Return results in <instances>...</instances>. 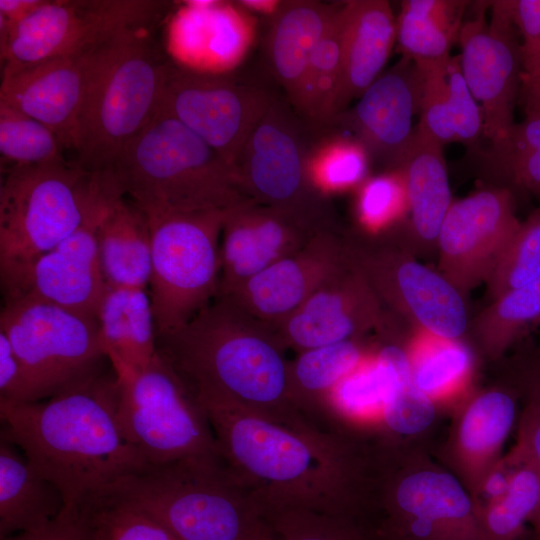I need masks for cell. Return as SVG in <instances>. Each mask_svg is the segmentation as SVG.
Listing matches in <instances>:
<instances>
[{"label":"cell","mask_w":540,"mask_h":540,"mask_svg":"<svg viewBox=\"0 0 540 540\" xmlns=\"http://www.w3.org/2000/svg\"><path fill=\"white\" fill-rule=\"evenodd\" d=\"M195 400L224 464L266 511L304 509L369 521L373 454L368 442L292 428L219 398Z\"/></svg>","instance_id":"cell-1"},{"label":"cell","mask_w":540,"mask_h":540,"mask_svg":"<svg viewBox=\"0 0 540 540\" xmlns=\"http://www.w3.org/2000/svg\"><path fill=\"white\" fill-rule=\"evenodd\" d=\"M118 379L103 368L34 402H0L1 434L61 491L65 508L146 466L118 419Z\"/></svg>","instance_id":"cell-2"},{"label":"cell","mask_w":540,"mask_h":540,"mask_svg":"<svg viewBox=\"0 0 540 540\" xmlns=\"http://www.w3.org/2000/svg\"><path fill=\"white\" fill-rule=\"evenodd\" d=\"M161 358L194 398L236 403L280 424L320 430L296 403L273 326L217 296L185 326L157 336Z\"/></svg>","instance_id":"cell-3"},{"label":"cell","mask_w":540,"mask_h":540,"mask_svg":"<svg viewBox=\"0 0 540 540\" xmlns=\"http://www.w3.org/2000/svg\"><path fill=\"white\" fill-rule=\"evenodd\" d=\"M110 172L146 213L226 210L251 199L235 168L159 108Z\"/></svg>","instance_id":"cell-4"},{"label":"cell","mask_w":540,"mask_h":540,"mask_svg":"<svg viewBox=\"0 0 540 540\" xmlns=\"http://www.w3.org/2000/svg\"><path fill=\"white\" fill-rule=\"evenodd\" d=\"M177 540H271L263 504L224 463L146 465L113 483Z\"/></svg>","instance_id":"cell-5"},{"label":"cell","mask_w":540,"mask_h":540,"mask_svg":"<svg viewBox=\"0 0 540 540\" xmlns=\"http://www.w3.org/2000/svg\"><path fill=\"white\" fill-rule=\"evenodd\" d=\"M146 31L112 40L92 79L72 150V160L88 173L111 171L157 112L167 61Z\"/></svg>","instance_id":"cell-6"},{"label":"cell","mask_w":540,"mask_h":540,"mask_svg":"<svg viewBox=\"0 0 540 540\" xmlns=\"http://www.w3.org/2000/svg\"><path fill=\"white\" fill-rule=\"evenodd\" d=\"M0 281L9 290L27 268L75 232L100 190L101 173L73 160L1 168Z\"/></svg>","instance_id":"cell-7"},{"label":"cell","mask_w":540,"mask_h":540,"mask_svg":"<svg viewBox=\"0 0 540 540\" xmlns=\"http://www.w3.org/2000/svg\"><path fill=\"white\" fill-rule=\"evenodd\" d=\"M373 452L375 529L403 540H484L473 498L453 472L406 445Z\"/></svg>","instance_id":"cell-8"},{"label":"cell","mask_w":540,"mask_h":540,"mask_svg":"<svg viewBox=\"0 0 540 540\" xmlns=\"http://www.w3.org/2000/svg\"><path fill=\"white\" fill-rule=\"evenodd\" d=\"M146 214L151 233L148 292L160 336L185 326L217 297L224 210Z\"/></svg>","instance_id":"cell-9"},{"label":"cell","mask_w":540,"mask_h":540,"mask_svg":"<svg viewBox=\"0 0 540 540\" xmlns=\"http://www.w3.org/2000/svg\"><path fill=\"white\" fill-rule=\"evenodd\" d=\"M115 373L121 429L146 465L224 463L205 413L161 356Z\"/></svg>","instance_id":"cell-10"},{"label":"cell","mask_w":540,"mask_h":540,"mask_svg":"<svg viewBox=\"0 0 540 540\" xmlns=\"http://www.w3.org/2000/svg\"><path fill=\"white\" fill-rule=\"evenodd\" d=\"M314 128L288 98L275 94L236 162L247 196L279 210L315 232L341 231L329 197L310 180L307 154Z\"/></svg>","instance_id":"cell-11"},{"label":"cell","mask_w":540,"mask_h":540,"mask_svg":"<svg viewBox=\"0 0 540 540\" xmlns=\"http://www.w3.org/2000/svg\"><path fill=\"white\" fill-rule=\"evenodd\" d=\"M0 331L28 383V402L49 398L102 369L97 318L33 298L3 301Z\"/></svg>","instance_id":"cell-12"},{"label":"cell","mask_w":540,"mask_h":540,"mask_svg":"<svg viewBox=\"0 0 540 540\" xmlns=\"http://www.w3.org/2000/svg\"><path fill=\"white\" fill-rule=\"evenodd\" d=\"M167 2L43 0L0 34L2 72L93 50L129 31L148 29Z\"/></svg>","instance_id":"cell-13"},{"label":"cell","mask_w":540,"mask_h":540,"mask_svg":"<svg viewBox=\"0 0 540 540\" xmlns=\"http://www.w3.org/2000/svg\"><path fill=\"white\" fill-rule=\"evenodd\" d=\"M352 264L385 309L440 340L457 341L468 331L464 296L439 271L415 259L389 234H345Z\"/></svg>","instance_id":"cell-14"},{"label":"cell","mask_w":540,"mask_h":540,"mask_svg":"<svg viewBox=\"0 0 540 540\" xmlns=\"http://www.w3.org/2000/svg\"><path fill=\"white\" fill-rule=\"evenodd\" d=\"M275 94L261 84L166 62L158 108L236 170L237 159Z\"/></svg>","instance_id":"cell-15"},{"label":"cell","mask_w":540,"mask_h":540,"mask_svg":"<svg viewBox=\"0 0 540 540\" xmlns=\"http://www.w3.org/2000/svg\"><path fill=\"white\" fill-rule=\"evenodd\" d=\"M458 38L463 77L483 113V136L491 155L507 143L522 86L518 32L502 0L472 2Z\"/></svg>","instance_id":"cell-16"},{"label":"cell","mask_w":540,"mask_h":540,"mask_svg":"<svg viewBox=\"0 0 540 540\" xmlns=\"http://www.w3.org/2000/svg\"><path fill=\"white\" fill-rule=\"evenodd\" d=\"M520 224L506 187L486 186L453 201L437 239L439 272L465 296L487 282Z\"/></svg>","instance_id":"cell-17"},{"label":"cell","mask_w":540,"mask_h":540,"mask_svg":"<svg viewBox=\"0 0 540 540\" xmlns=\"http://www.w3.org/2000/svg\"><path fill=\"white\" fill-rule=\"evenodd\" d=\"M117 188L119 185L111 174H102L100 190L84 222L37 258L2 293L3 301L33 298L96 318L106 290L98 258L97 226L107 199Z\"/></svg>","instance_id":"cell-18"},{"label":"cell","mask_w":540,"mask_h":540,"mask_svg":"<svg viewBox=\"0 0 540 540\" xmlns=\"http://www.w3.org/2000/svg\"><path fill=\"white\" fill-rule=\"evenodd\" d=\"M111 41L84 53L2 72L0 103L48 126L65 150H73L78 120L92 79Z\"/></svg>","instance_id":"cell-19"},{"label":"cell","mask_w":540,"mask_h":540,"mask_svg":"<svg viewBox=\"0 0 540 540\" xmlns=\"http://www.w3.org/2000/svg\"><path fill=\"white\" fill-rule=\"evenodd\" d=\"M385 317L379 298L349 258L347 266L324 282L275 330L286 350L300 353L361 338L384 325Z\"/></svg>","instance_id":"cell-20"},{"label":"cell","mask_w":540,"mask_h":540,"mask_svg":"<svg viewBox=\"0 0 540 540\" xmlns=\"http://www.w3.org/2000/svg\"><path fill=\"white\" fill-rule=\"evenodd\" d=\"M350 110L337 115L330 125H342L368 151L371 162L385 171L398 168L412 143L419 116L421 77L416 64L401 58L382 73Z\"/></svg>","instance_id":"cell-21"},{"label":"cell","mask_w":540,"mask_h":540,"mask_svg":"<svg viewBox=\"0 0 540 540\" xmlns=\"http://www.w3.org/2000/svg\"><path fill=\"white\" fill-rule=\"evenodd\" d=\"M349 264L345 234H316L297 252L275 262L228 296L255 319L274 328L324 282Z\"/></svg>","instance_id":"cell-22"},{"label":"cell","mask_w":540,"mask_h":540,"mask_svg":"<svg viewBox=\"0 0 540 540\" xmlns=\"http://www.w3.org/2000/svg\"><path fill=\"white\" fill-rule=\"evenodd\" d=\"M291 216L253 199L224 210L217 296H228L316 234Z\"/></svg>","instance_id":"cell-23"},{"label":"cell","mask_w":540,"mask_h":540,"mask_svg":"<svg viewBox=\"0 0 540 540\" xmlns=\"http://www.w3.org/2000/svg\"><path fill=\"white\" fill-rule=\"evenodd\" d=\"M254 31L248 11L237 2L194 1L179 11L171 37L186 67L224 73L245 57Z\"/></svg>","instance_id":"cell-24"},{"label":"cell","mask_w":540,"mask_h":540,"mask_svg":"<svg viewBox=\"0 0 540 540\" xmlns=\"http://www.w3.org/2000/svg\"><path fill=\"white\" fill-rule=\"evenodd\" d=\"M517 416L514 392L503 387L474 396L459 414L448 447L453 473L472 494L500 453Z\"/></svg>","instance_id":"cell-25"},{"label":"cell","mask_w":540,"mask_h":540,"mask_svg":"<svg viewBox=\"0 0 540 540\" xmlns=\"http://www.w3.org/2000/svg\"><path fill=\"white\" fill-rule=\"evenodd\" d=\"M342 80L335 117L382 74L396 43V17L388 1L341 4Z\"/></svg>","instance_id":"cell-26"},{"label":"cell","mask_w":540,"mask_h":540,"mask_svg":"<svg viewBox=\"0 0 540 540\" xmlns=\"http://www.w3.org/2000/svg\"><path fill=\"white\" fill-rule=\"evenodd\" d=\"M97 247L106 287L148 289L151 233L147 214L117 188L97 226Z\"/></svg>","instance_id":"cell-27"},{"label":"cell","mask_w":540,"mask_h":540,"mask_svg":"<svg viewBox=\"0 0 540 540\" xmlns=\"http://www.w3.org/2000/svg\"><path fill=\"white\" fill-rule=\"evenodd\" d=\"M443 146L416 126L409 150L398 167L407 194L408 215L404 244L437 249L438 234L453 202Z\"/></svg>","instance_id":"cell-28"},{"label":"cell","mask_w":540,"mask_h":540,"mask_svg":"<svg viewBox=\"0 0 540 540\" xmlns=\"http://www.w3.org/2000/svg\"><path fill=\"white\" fill-rule=\"evenodd\" d=\"M96 318L115 372L141 369L160 358L148 289L106 287Z\"/></svg>","instance_id":"cell-29"},{"label":"cell","mask_w":540,"mask_h":540,"mask_svg":"<svg viewBox=\"0 0 540 540\" xmlns=\"http://www.w3.org/2000/svg\"><path fill=\"white\" fill-rule=\"evenodd\" d=\"M340 5L313 0L282 1L265 44L269 72L289 98L328 31Z\"/></svg>","instance_id":"cell-30"},{"label":"cell","mask_w":540,"mask_h":540,"mask_svg":"<svg viewBox=\"0 0 540 540\" xmlns=\"http://www.w3.org/2000/svg\"><path fill=\"white\" fill-rule=\"evenodd\" d=\"M65 509L55 484L40 474L23 452L0 436V538L42 529Z\"/></svg>","instance_id":"cell-31"},{"label":"cell","mask_w":540,"mask_h":540,"mask_svg":"<svg viewBox=\"0 0 540 540\" xmlns=\"http://www.w3.org/2000/svg\"><path fill=\"white\" fill-rule=\"evenodd\" d=\"M78 540H177L150 512L114 484L62 512Z\"/></svg>","instance_id":"cell-32"},{"label":"cell","mask_w":540,"mask_h":540,"mask_svg":"<svg viewBox=\"0 0 540 540\" xmlns=\"http://www.w3.org/2000/svg\"><path fill=\"white\" fill-rule=\"evenodd\" d=\"M469 1L405 0L396 17V43L402 58L416 64L445 62L458 43Z\"/></svg>","instance_id":"cell-33"},{"label":"cell","mask_w":540,"mask_h":540,"mask_svg":"<svg viewBox=\"0 0 540 540\" xmlns=\"http://www.w3.org/2000/svg\"><path fill=\"white\" fill-rule=\"evenodd\" d=\"M361 338L321 346L298 353L290 361L289 375L294 399L320 428L331 431L324 418L332 390L365 360Z\"/></svg>","instance_id":"cell-34"},{"label":"cell","mask_w":540,"mask_h":540,"mask_svg":"<svg viewBox=\"0 0 540 540\" xmlns=\"http://www.w3.org/2000/svg\"><path fill=\"white\" fill-rule=\"evenodd\" d=\"M340 7L312 54L295 92L288 98L298 115L314 129L329 126L342 80V30Z\"/></svg>","instance_id":"cell-35"},{"label":"cell","mask_w":540,"mask_h":540,"mask_svg":"<svg viewBox=\"0 0 540 540\" xmlns=\"http://www.w3.org/2000/svg\"><path fill=\"white\" fill-rule=\"evenodd\" d=\"M540 318V278L492 300L469 324L479 351L499 359L527 326Z\"/></svg>","instance_id":"cell-36"},{"label":"cell","mask_w":540,"mask_h":540,"mask_svg":"<svg viewBox=\"0 0 540 540\" xmlns=\"http://www.w3.org/2000/svg\"><path fill=\"white\" fill-rule=\"evenodd\" d=\"M371 163L366 148L351 134L334 132L330 126L314 130L307 168L311 182L325 196L359 187Z\"/></svg>","instance_id":"cell-37"},{"label":"cell","mask_w":540,"mask_h":540,"mask_svg":"<svg viewBox=\"0 0 540 540\" xmlns=\"http://www.w3.org/2000/svg\"><path fill=\"white\" fill-rule=\"evenodd\" d=\"M507 491L476 509L484 540H519L540 504V474L522 447Z\"/></svg>","instance_id":"cell-38"},{"label":"cell","mask_w":540,"mask_h":540,"mask_svg":"<svg viewBox=\"0 0 540 540\" xmlns=\"http://www.w3.org/2000/svg\"><path fill=\"white\" fill-rule=\"evenodd\" d=\"M64 150L48 126L0 103L1 168L64 162Z\"/></svg>","instance_id":"cell-39"},{"label":"cell","mask_w":540,"mask_h":540,"mask_svg":"<svg viewBox=\"0 0 540 540\" xmlns=\"http://www.w3.org/2000/svg\"><path fill=\"white\" fill-rule=\"evenodd\" d=\"M271 540H377L365 521L304 509L267 511Z\"/></svg>","instance_id":"cell-40"},{"label":"cell","mask_w":540,"mask_h":540,"mask_svg":"<svg viewBox=\"0 0 540 540\" xmlns=\"http://www.w3.org/2000/svg\"><path fill=\"white\" fill-rule=\"evenodd\" d=\"M540 278V205L522 221L485 283L493 300Z\"/></svg>","instance_id":"cell-41"},{"label":"cell","mask_w":540,"mask_h":540,"mask_svg":"<svg viewBox=\"0 0 540 540\" xmlns=\"http://www.w3.org/2000/svg\"><path fill=\"white\" fill-rule=\"evenodd\" d=\"M435 401L420 391L413 379L396 384L383 410L377 441L407 439L422 434L434 423Z\"/></svg>","instance_id":"cell-42"},{"label":"cell","mask_w":540,"mask_h":540,"mask_svg":"<svg viewBox=\"0 0 540 540\" xmlns=\"http://www.w3.org/2000/svg\"><path fill=\"white\" fill-rule=\"evenodd\" d=\"M358 188L357 216L364 226L381 228L404 212L408 214L406 188L399 168L368 177Z\"/></svg>","instance_id":"cell-43"},{"label":"cell","mask_w":540,"mask_h":540,"mask_svg":"<svg viewBox=\"0 0 540 540\" xmlns=\"http://www.w3.org/2000/svg\"><path fill=\"white\" fill-rule=\"evenodd\" d=\"M471 359L464 345L444 340L416 361L411 360L413 383L434 400L463 378L470 369Z\"/></svg>","instance_id":"cell-44"},{"label":"cell","mask_w":540,"mask_h":540,"mask_svg":"<svg viewBox=\"0 0 540 540\" xmlns=\"http://www.w3.org/2000/svg\"><path fill=\"white\" fill-rule=\"evenodd\" d=\"M449 60L415 63L421 77L420 112L416 126L442 146L456 142L447 100L446 74Z\"/></svg>","instance_id":"cell-45"},{"label":"cell","mask_w":540,"mask_h":540,"mask_svg":"<svg viewBox=\"0 0 540 540\" xmlns=\"http://www.w3.org/2000/svg\"><path fill=\"white\" fill-rule=\"evenodd\" d=\"M448 110L456 142L475 146L483 136V113L463 77L459 56H451L447 66Z\"/></svg>","instance_id":"cell-46"},{"label":"cell","mask_w":540,"mask_h":540,"mask_svg":"<svg viewBox=\"0 0 540 540\" xmlns=\"http://www.w3.org/2000/svg\"><path fill=\"white\" fill-rule=\"evenodd\" d=\"M521 36L522 82L530 80L540 65V0H502Z\"/></svg>","instance_id":"cell-47"},{"label":"cell","mask_w":540,"mask_h":540,"mask_svg":"<svg viewBox=\"0 0 540 540\" xmlns=\"http://www.w3.org/2000/svg\"><path fill=\"white\" fill-rule=\"evenodd\" d=\"M524 117L515 123L506 145L490 156L494 162L506 155L523 151H540V98L531 94L520 93Z\"/></svg>","instance_id":"cell-48"},{"label":"cell","mask_w":540,"mask_h":540,"mask_svg":"<svg viewBox=\"0 0 540 540\" xmlns=\"http://www.w3.org/2000/svg\"><path fill=\"white\" fill-rule=\"evenodd\" d=\"M0 402H28L24 368L8 337L0 331Z\"/></svg>","instance_id":"cell-49"},{"label":"cell","mask_w":540,"mask_h":540,"mask_svg":"<svg viewBox=\"0 0 540 540\" xmlns=\"http://www.w3.org/2000/svg\"><path fill=\"white\" fill-rule=\"evenodd\" d=\"M492 163L516 185L540 199V151L513 153Z\"/></svg>","instance_id":"cell-50"},{"label":"cell","mask_w":540,"mask_h":540,"mask_svg":"<svg viewBox=\"0 0 540 540\" xmlns=\"http://www.w3.org/2000/svg\"><path fill=\"white\" fill-rule=\"evenodd\" d=\"M530 391L520 417L517 443L540 474V376Z\"/></svg>","instance_id":"cell-51"},{"label":"cell","mask_w":540,"mask_h":540,"mask_svg":"<svg viewBox=\"0 0 540 540\" xmlns=\"http://www.w3.org/2000/svg\"><path fill=\"white\" fill-rule=\"evenodd\" d=\"M0 540H78V538L67 519L61 514L42 529L7 536Z\"/></svg>","instance_id":"cell-52"},{"label":"cell","mask_w":540,"mask_h":540,"mask_svg":"<svg viewBox=\"0 0 540 540\" xmlns=\"http://www.w3.org/2000/svg\"><path fill=\"white\" fill-rule=\"evenodd\" d=\"M43 0H0V34L30 13Z\"/></svg>","instance_id":"cell-53"},{"label":"cell","mask_w":540,"mask_h":540,"mask_svg":"<svg viewBox=\"0 0 540 540\" xmlns=\"http://www.w3.org/2000/svg\"><path fill=\"white\" fill-rule=\"evenodd\" d=\"M282 1L276 0H243L237 3L249 12H258L271 15L276 13Z\"/></svg>","instance_id":"cell-54"},{"label":"cell","mask_w":540,"mask_h":540,"mask_svg":"<svg viewBox=\"0 0 540 540\" xmlns=\"http://www.w3.org/2000/svg\"><path fill=\"white\" fill-rule=\"evenodd\" d=\"M521 93L531 94L540 98V80L529 87L521 88Z\"/></svg>","instance_id":"cell-55"},{"label":"cell","mask_w":540,"mask_h":540,"mask_svg":"<svg viewBox=\"0 0 540 540\" xmlns=\"http://www.w3.org/2000/svg\"><path fill=\"white\" fill-rule=\"evenodd\" d=\"M375 535L377 540H403L399 537L378 530H375Z\"/></svg>","instance_id":"cell-56"},{"label":"cell","mask_w":540,"mask_h":540,"mask_svg":"<svg viewBox=\"0 0 540 540\" xmlns=\"http://www.w3.org/2000/svg\"><path fill=\"white\" fill-rule=\"evenodd\" d=\"M538 80H540V65H539V68H538L536 74L533 76V78H531L530 80L522 82V87L525 88V87L531 86L534 83H536Z\"/></svg>","instance_id":"cell-57"},{"label":"cell","mask_w":540,"mask_h":540,"mask_svg":"<svg viewBox=\"0 0 540 540\" xmlns=\"http://www.w3.org/2000/svg\"><path fill=\"white\" fill-rule=\"evenodd\" d=\"M538 356H539V371H540V347H539V351H538Z\"/></svg>","instance_id":"cell-58"}]
</instances>
